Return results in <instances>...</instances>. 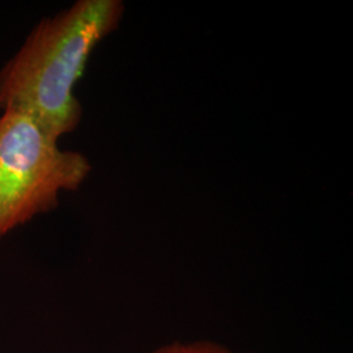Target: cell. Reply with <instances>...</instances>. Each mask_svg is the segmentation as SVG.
<instances>
[{
    "mask_svg": "<svg viewBox=\"0 0 353 353\" xmlns=\"http://www.w3.org/2000/svg\"><path fill=\"white\" fill-rule=\"evenodd\" d=\"M123 13L121 0H79L42 19L0 68V112L24 114L52 139L72 132L83 115L76 83L90 52L118 28Z\"/></svg>",
    "mask_w": 353,
    "mask_h": 353,
    "instance_id": "obj_1",
    "label": "cell"
},
{
    "mask_svg": "<svg viewBox=\"0 0 353 353\" xmlns=\"http://www.w3.org/2000/svg\"><path fill=\"white\" fill-rule=\"evenodd\" d=\"M92 170L88 159L63 151L34 121L17 112L0 114V239L59 204Z\"/></svg>",
    "mask_w": 353,
    "mask_h": 353,
    "instance_id": "obj_2",
    "label": "cell"
},
{
    "mask_svg": "<svg viewBox=\"0 0 353 353\" xmlns=\"http://www.w3.org/2000/svg\"><path fill=\"white\" fill-rule=\"evenodd\" d=\"M153 353H232L225 348L214 344V343H205V341H198L192 344H172L163 347Z\"/></svg>",
    "mask_w": 353,
    "mask_h": 353,
    "instance_id": "obj_3",
    "label": "cell"
}]
</instances>
